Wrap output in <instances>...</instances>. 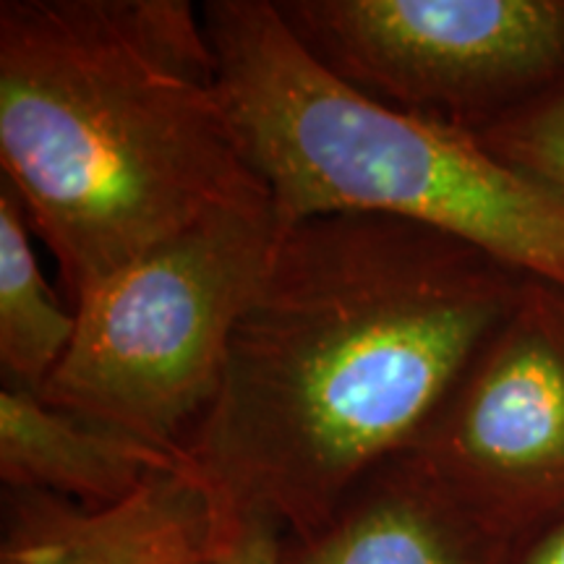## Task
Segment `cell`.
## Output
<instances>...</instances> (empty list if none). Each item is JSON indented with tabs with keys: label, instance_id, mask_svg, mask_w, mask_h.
<instances>
[{
	"label": "cell",
	"instance_id": "obj_1",
	"mask_svg": "<svg viewBox=\"0 0 564 564\" xmlns=\"http://www.w3.org/2000/svg\"><path fill=\"white\" fill-rule=\"evenodd\" d=\"M528 280L394 217L285 228L183 444L188 468L225 520L314 531L413 442Z\"/></svg>",
	"mask_w": 564,
	"mask_h": 564
},
{
	"label": "cell",
	"instance_id": "obj_2",
	"mask_svg": "<svg viewBox=\"0 0 564 564\" xmlns=\"http://www.w3.org/2000/svg\"><path fill=\"white\" fill-rule=\"evenodd\" d=\"M0 165L74 306L204 217L272 202L188 0H3Z\"/></svg>",
	"mask_w": 564,
	"mask_h": 564
},
{
	"label": "cell",
	"instance_id": "obj_3",
	"mask_svg": "<svg viewBox=\"0 0 564 564\" xmlns=\"http://www.w3.org/2000/svg\"><path fill=\"white\" fill-rule=\"evenodd\" d=\"M202 19L241 150L280 228L324 215L426 225L564 291V194L474 131L394 110L324 68L272 0Z\"/></svg>",
	"mask_w": 564,
	"mask_h": 564
},
{
	"label": "cell",
	"instance_id": "obj_4",
	"mask_svg": "<svg viewBox=\"0 0 564 564\" xmlns=\"http://www.w3.org/2000/svg\"><path fill=\"white\" fill-rule=\"evenodd\" d=\"M280 236L270 202L215 212L147 251L76 303L74 340L40 398L183 455Z\"/></svg>",
	"mask_w": 564,
	"mask_h": 564
},
{
	"label": "cell",
	"instance_id": "obj_5",
	"mask_svg": "<svg viewBox=\"0 0 564 564\" xmlns=\"http://www.w3.org/2000/svg\"><path fill=\"white\" fill-rule=\"evenodd\" d=\"M301 45L394 110L465 131L564 79V0H280Z\"/></svg>",
	"mask_w": 564,
	"mask_h": 564
},
{
	"label": "cell",
	"instance_id": "obj_6",
	"mask_svg": "<svg viewBox=\"0 0 564 564\" xmlns=\"http://www.w3.org/2000/svg\"><path fill=\"white\" fill-rule=\"evenodd\" d=\"M497 541L564 507V291L531 278L403 449Z\"/></svg>",
	"mask_w": 564,
	"mask_h": 564
},
{
	"label": "cell",
	"instance_id": "obj_7",
	"mask_svg": "<svg viewBox=\"0 0 564 564\" xmlns=\"http://www.w3.org/2000/svg\"><path fill=\"white\" fill-rule=\"evenodd\" d=\"M225 528L228 520L188 463L100 510L6 489L0 564H194Z\"/></svg>",
	"mask_w": 564,
	"mask_h": 564
},
{
	"label": "cell",
	"instance_id": "obj_8",
	"mask_svg": "<svg viewBox=\"0 0 564 564\" xmlns=\"http://www.w3.org/2000/svg\"><path fill=\"white\" fill-rule=\"evenodd\" d=\"M505 544L403 455L373 468L314 531L282 535L280 564H499Z\"/></svg>",
	"mask_w": 564,
	"mask_h": 564
},
{
	"label": "cell",
	"instance_id": "obj_9",
	"mask_svg": "<svg viewBox=\"0 0 564 564\" xmlns=\"http://www.w3.org/2000/svg\"><path fill=\"white\" fill-rule=\"evenodd\" d=\"M181 465H186L181 453L63 411L19 387L3 384L0 390V478L6 489L53 494L100 510L129 499L154 474Z\"/></svg>",
	"mask_w": 564,
	"mask_h": 564
},
{
	"label": "cell",
	"instance_id": "obj_10",
	"mask_svg": "<svg viewBox=\"0 0 564 564\" xmlns=\"http://www.w3.org/2000/svg\"><path fill=\"white\" fill-rule=\"evenodd\" d=\"M76 333V308L55 299L32 249V225L0 181V371L6 387L40 394Z\"/></svg>",
	"mask_w": 564,
	"mask_h": 564
},
{
	"label": "cell",
	"instance_id": "obj_11",
	"mask_svg": "<svg viewBox=\"0 0 564 564\" xmlns=\"http://www.w3.org/2000/svg\"><path fill=\"white\" fill-rule=\"evenodd\" d=\"M474 133L494 154L564 194V79Z\"/></svg>",
	"mask_w": 564,
	"mask_h": 564
},
{
	"label": "cell",
	"instance_id": "obj_12",
	"mask_svg": "<svg viewBox=\"0 0 564 564\" xmlns=\"http://www.w3.org/2000/svg\"><path fill=\"white\" fill-rule=\"evenodd\" d=\"M282 533L264 520H230L225 533L194 564H280Z\"/></svg>",
	"mask_w": 564,
	"mask_h": 564
},
{
	"label": "cell",
	"instance_id": "obj_13",
	"mask_svg": "<svg viewBox=\"0 0 564 564\" xmlns=\"http://www.w3.org/2000/svg\"><path fill=\"white\" fill-rule=\"evenodd\" d=\"M499 564H564V507L507 541Z\"/></svg>",
	"mask_w": 564,
	"mask_h": 564
}]
</instances>
